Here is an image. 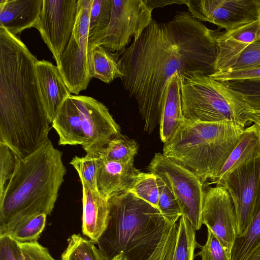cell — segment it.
Returning a JSON list of instances; mask_svg holds the SVG:
<instances>
[{
  "label": "cell",
  "mask_w": 260,
  "mask_h": 260,
  "mask_svg": "<svg viewBox=\"0 0 260 260\" xmlns=\"http://www.w3.org/2000/svg\"><path fill=\"white\" fill-rule=\"evenodd\" d=\"M36 71L43 103L51 124L71 92L57 66L47 60H37Z\"/></svg>",
  "instance_id": "17"
},
{
  "label": "cell",
  "mask_w": 260,
  "mask_h": 260,
  "mask_svg": "<svg viewBox=\"0 0 260 260\" xmlns=\"http://www.w3.org/2000/svg\"><path fill=\"white\" fill-rule=\"evenodd\" d=\"M79 0H43L35 26L56 64L72 35Z\"/></svg>",
  "instance_id": "10"
},
{
  "label": "cell",
  "mask_w": 260,
  "mask_h": 260,
  "mask_svg": "<svg viewBox=\"0 0 260 260\" xmlns=\"http://www.w3.org/2000/svg\"><path fill=\"white\" fill-rule=\"evenodd\" d=\"M259 20H260V13H259Z\"/></svg>",
  "instance_id": "44"
},
{
  "label": "cell",
  "mask_w": 260,
  "mask_h": 260,
  "mask_svg": "<svg viewBox=\"0 0 260 260\" xmlns=\"http://www.w3.org/2000/svg\"><path fill=\"white\" fill-rule=\"evenodd\" d=\"M202 222L216 236L231 259L237 237V219L231 197L222 185L209 188L205 192Z\"/></svg>",
  "instance_id": "13"
},
{
  "label": "cell",
  "mask_w": 260,
  "mask_h": 260,
  "mask_svg": "<svg viewBox=\"0 0 260 260\" xmlns=\"http://www.w3.org/2000/svg\"><path fill=\"white\" fill-rule=\"evenodd\" d=\"M51 126L59 136V145H83L82 120L71 95L61 106Z\"/></svg>",
  "instance_id": "22"
},
{
  "label": "cell",
  "mask_w": 260,
  "mask_h": 260,
  "mask_svg": "<svg viewBox=\"0 0 260 260\" xmlns=\"http://www.w3.org/2000/svg\"><path fill=\"white\" fill-rule=\"evenodd\" d=\"M182 113L191 122L232 121L244 127L250 123L251 108L223 83L209 76L180 75Z\"/></svg>",
  "instance_id": "6"
},
{
  "label": "cell",
  "mask_w": 260,
  "mask_h": 260,
  "mask_svg": "<svg viewBox=\"0 0 260 260\" xmlns=\"http://www.w3.org/2000/svg\"><path fill=\"white\" fill-rule=\"evenodd\" d=\"M43 0H1L0 27L16 36L23 30L35 27Z\"/></svg>",
  "instance_id": "18"
},
{
  "label": "cell",
  "mask_w": 260,
  "mask_h": 260,
  "mask_svg": "<svg viewBox=\"0 0 260 260\" xmlns=\"http://www.w3.org/2000/svg\"><path fill=\"white\" fill-rule=\"evenodd\" d=\"M92 0H79L71 39L56 64L71 93L85 90L92 78L93 47L89 41V14Z\"/></svg>",
  "instance_id": "7"
},
{
  "label": "cell",
  "mask_w": 260,
  "mask_h": 260,
  "mask_svg": "<svg viewBox=\"0 0 260 260\" xmlns=\"http://www.w3.org/2000/svg\"><path fill=\"white\" fill-rule=\"evenodd\" d=\"M109 23L95 43L113 52H121L132 38H139L151 23L153 10L147 0H111Z\"/></svg>",
  "instance_id": "9"
},
{
  "label": "cell",
  "mask_w": 260,
  "mask_h": 260,
  "mask_svg": "<svg viewBox=\"0 0 260 260\" xmlns=\"http://www.w3.org/2000/svg\"><path fill=\"white\" fill-rule=\"evenodd\" d=\"M149 172L160 178L174 195L182 213L196 230L202 225L205 192L203 183L193 172L164 155L155 153Z\"/></svg>",
  "instance_id": "8"
},
{
  "label": "cell",
  "mask_w": 260,
  "mask_h": 260,
  "mask_svg": "<svg viewBox=\"0 0 260 260\" xmlns=\"http://www.w3.org/2000/svg\"><path fill=\"white\" fill-rule=\"evenodd\" d=\"M258 68H260V39L247 47L227 71H247Z\"/></svg>",
  "instance_id": "34"
},
{
  "label": "cell",
  "mask_w": 260,
  "mask_h": 260,
  "mask_svg": "<svg viewBox=\"0 0 260 260\" xmlns=\"http://www.w3.org/2000/svg\"><path fill=\"white\" fill-rule=\"evenodd\" d=\"M222 32L188 11H178L167 22L153 19L138 39L119 52L122 85L136 101L146 132L152 133L159 123L167 86L174 74L215 72Z\"/></svg>",
  "instance_id": "1"
},
{
  "label": "cell",
  "mask_w": 260,
  "mask_h": 260,
  "mask_svg": "<svg viewBox=\"0 0 260 260\" xmlns=\"http://www.w3.org/2000/svg\"><path fill=\"white\" fill-rule=\"evenodd\" d=\"M82 186V225L84 235L96 243L107 224V200L85 184Z\"/></svg>",
  "instance_id": "19"
},
{
  "label": "cell",
  "mask_w": 260,
  "mask_h": 260,
  "mask_svg": "<svg viewBox=\"0 0 260 260\" xmlns=\"http://www.w3.org/2000/svg\"><path fill=\"white\" fill-rule=\"evenodd\" d=\"M200 248V251L195 256H201L202 260H231L216 236L209 228L207 241Z\"/></svg>",
  "instance_id": "36"
},
{
  "label": "cell",
  "mask_w": 260,
  "mask_h": 260,
  "mask_svg": "<svg viewBox=\"0 0 260 260\" xmlns=\"http://www.w3.org/2000/svg\"><path fill=\"white\" fill-rule=\"evenodd\" d=\"M19 158L7 145L0 142V196L13 175Z\"/></svg>",
  "instance_id": "33"
},
{
  "label": "cell",
  "mask_w": 260,
  "mask_h": 260,
  "mask_svg": "<svg viewBox=\"0 0 260 260\" xmlns=\"http://www.w3.org/2000/svg\"><path fill=\"white\" fill-rule=\"evenodd\" d=\"M260 39V20L222 31L217 40L215 72L227 71L243 51L252 42Z\"/></svg>",
  "instance_id": "16"
},
{
  "label": "cell",
  "mask_w": 260,
  "mask_h": 260,
  "mask_svg": "<svg viewBox=\"0 0 260 260\" xmlns=\"http://www.w3.org/2000/svg\"><path fill=\"white\" fill-rule=\"evenodd\" d=\"M246 260H260V245L251 253Z\"/></svg>",
  "instance_id": "42"
},
{
  "label": "cell",
  "mask_w": 260,
  "mask_h": 260,
  "mask_svg": "<svg viewBox=\"0 0 260 260\" xmlns=\"http://www.w3.org/2000/svg\"><path fill=\"white\" fill-rule=\"evenodd\" d=\"M62 156L49 139L32 153L19 158L0 196V236L27 217L51 213L67 172Z\"/></svg>",
  "instance_id": "3"
},
{
  "label": "cell",
  "mask_w": 260,
  "mask_h": 260,
  "mask_svg": "<svg viewBox=\"0 0 260 260\" xmlns=\"http://www.w3.org/2000/svg\"><path fill=\"white\" fill-rule=\"evenodd\" d=\"M111 260H126L125 257L122 253L117 255Z\"/></svg>",
  "instance_id": "43"
},
{
  "label": "cell",
  "mask_w": 260,
  "mask_h": 260,
  "mask_svg": "<svg viewBox=\"0 0 260 260\" xmlns=\"http://www.w3.org/2000/svg\"><path fill=\"white\" fill-rule=\"evenodd\" d=\"M70 164L77 171L81 183L86 184L92 190L97 191L95 155L86 153L83 157L76 156L71 160Z\"/></svg>",
  "instance_id": "32"
},
{
  "label": "cell",
  "mask_w": 260,
  "mask_h": 260,
  "mask_svg": "<svg viewBox=\"0 0 260 260\" xmlns=\"http://www.w3.org/2000/svg\"><path fill=\"white\" fill-rule=\"evenodd\" d=\"M107 226L96 244L105 260L122 253L126 260H147L171 225L159 210L129 192L107 200Z\"/></svg>",
  "instance_id": "4"
},
{
  "label": "cell",
  "mask_w": 260,
  "mask_h": 260,
  "mask_svg": "<svg viewBox=\"0 0 260 260\" xmlns=\"http://www.w3.org/2000/svg\"><path fill=\"white\" fill-rule=\"evenodd\" d=\"M260 179V158L237 168L222 180L220 185L229 192L234 204L237 219V237L250 225Z\"/></svg>",
  "instance_id": "12"
},
{
  "label": "cell",
  "mask_w": 260,
  "mask_h": 260,
  "mask_svg": "<svg viewBox=\"0 0 260 260\" xmlns=\"http://www.w3.org/2000/svg\"><path fill=\"white\" fill-rule=\"evenodd\" d=\"M111 0H92L89 14V41L94 48L98 39L108 26L111 14Z\"/></svg>",
  "instance_id": "28"
},
{
  "label": "cell",
  "mask_w": 260,
  "mask_h": 260,
  "mask_svg": "<svg viewBox=\"0 0 260 260\" xmlns=\"http://www.w3.org/2000/svg\"><path fill=\"white\" fill-rule=\"evenodd\" d=\"M37 60L16 36L0 27V142L19 158L44 144L51 127L37 77Z\"/></svg>",
  "instance_id": "2"
},
{
  "label": "cell",
  "mask_w": 260,
  "mask_h": 260,
  "mask_svg": "<svg viewBox=\"0 0 260 260\" xmlns=\"http://www.w3.org/2000/svg\"><path fill=\"white\" fill-rule=\"evenodd\" d=\"M156 177L159 190L158 209L165 220L172 225L182 216L180 208L169 187L160 178Z\"/></svg>",
  "instance_id": "31"
},
{
  "label": "cell",
  "mask_w": 260,
  "mask_h": 260,
  "mask_svg": "<svg viewBox=\"0 0 260 260\" xmlns=\"http://www.w3.org/2000/svg\"><path fill=\"white\" fill-rule=\"evenodd\" d=\"M184 121L181 102L180 78L175 73L170 79L159 123L161 141L165 144L175 135Z\"/></svg>",
  "instance_id": "21"
},
{
  "label": "cell",
  "mask_w": 260,
  "mask_h": 260,
  "mask_svg": "<svg viewBox=\"0 0 260 260\" xmlns=\"http://www.w3.org/2000/svg\"><path fill=\"white\" fill-rule=\"evenodd\" d=\"M248 118L250 122L260 125V110L251 109L248 112Z\"/></svg>",
  "instance_id": "41"
},
{
  "label": "cell",
  "mask_w": 260,
  "mask_h": 260,
  "mask_svg": "<svg viewBox=\"0 0 260 260\" xmlns=\"http://www.w3.org/2000/svg\"><path fill=\"white\" fill-rule=\"evenodd\" d=\"M209 76L221 82L260 80V68L247 71L215 72Z\"/></svg>",
  "instance_id": "37"
},
{
  "label": "cell",
  "mask_w": 260,
  "mask_h": 260,
  "mask_svg": "<svg viewBox=\"0 0 260 260\" xmlns=\"http://www.w3.org/2000/svg\"><path fill=\"white\" fill-rule=\"evenodd\" d=\"M19 244L24 260H55L48 250L38 241Z\"/></svg>",
  "instance_id": "39"
},
{
  "label": "cell",
  "mask_w": 260,
  "mask_h": 260,
  "mask_svg": "<svg viewBox=\"0 0 260 260\" xmlns=\"http://www.w3.org/2000/svg\"><path fill=\"white\" fill-rule=\"evenodd\" d=\"M96 164L97 191L107 200L128 192L141 173L135 167L134 160L123 162L96 156Z\"/></svg>",
  "instance_id": "15"
},
{
  "label": "cell",
  "mask_w": 260,
  "mask_h": 260,
  "mask_svg": "<svg viewBox=\"0 0 260 260\" xmlns=\"http://www.w3.org/2000/svg\"><path fill=\"white\" fill-rule=\"evenodd\" d=\"M260 245V179L251 223L245 232L237 237L231 253V260H246Z\"/></svg>",
  "instance_id": "24"
},
{
  "label": "cell",
  "mask_w": 260,
  "mask_h": 260,
  "mask_svg": "<svg viewBox=\"0 0 260 260\" xmlns=\"http://www.w3.org/2000/svg\"><path fill=\"white\" fill-rule=\"evenodd\" d=\"M92 77L109 84L123 76L120 53L102 45L95 46L92 53Z\"/></svg>",
  "instance_id": "23"
},
{
  "label": "cell",
  "mask_w": 260,
  "mask_h": 260,
  "mask_svg": "<svg viewBox=\"0 0 260 260\" xmlns=\"http://www.w3.org/2000/svg\"><path fill=\"white\" fill-rule=\"evenodd\" d=\"M0 260H24L19 243L9 236H0Z\"/></svg>",
  "instance_id": "38"
},
{
  "label": "cell",
  "mask_w": 260,
  "mask_h": 260,
  "mask_svg": "<svg viewBox=\"0 0 260 260\" xmlns=\"http://www.w3.org/2000/svg\"><path fill=\"white\" fill-rule=\"evenodd\" d=\"M196 230L183 216L178 223L177 234L172 260H193L194 250L201 245L196 238Z\"/></svg>",
  "instance_id": "26"
},
{
  "label": "cell",
  "mask_w": 260,
  "mask_h": 260,
  "mask_svg": "<svg viewBox=\"0 0 260 260\" xmlns=\"http://www.w3.org/2000/svg\"><path fill=\"white\" fill-rule=\"evenodd\" d=\"M185 1L186 0H147L148 4L152 10L156 8L163 7L166 5L173 4H185Z\"/></svg>",
  "instance_id": "40"
},
{
  "label": "cell",
  "mask_w": 260,
  "mask_h": 260,
  "mask_svg": "<svg viewBox=\"0 0 260 260\" xmlns=\"http://www.w3.org/2000/svg\"><path fill=\"white\" fill-rule=\"evenodd\" d=\"M71 97L82 120V147L86 153H96L120 134V127L101 102L86 95H71Z\"/></svg>",
  "instance_id": "14"
},
{
  "label": "cell",
  "mask_w": 260,
  "mask_h": 260,
  "mask_svg": "<svg viewBox=\"0 0 260 260\" xmlns=\"http://www.w3.org/2000/svg\"><path fill=\"white\" fill-rule=\"evenodd\" d=\"M95 242L80 234H73L68 239L66 249L61 255L62 260H105Z\"/></svg>",
  "instance_id": "29"
},
{
  "label": "cell",
  "mask_w": 260,
  "mask_h": 260,
  "mask_svg": "<svg viewBox=\"0 0 260 260\" xmlns=\"http://www.w3.org/2000/svg\"><path fill=\"white\" fill-rule=\"evenodd\" d=\"M185 5L196 19L225 30L256 20L260 13V0H186Z\"/></svg>",
  "instance_id": "11"
},
{
  "label": "cell",
  "mask_w": 260,
  "mask_h": 260,
  "mask_svg": "<svg viewBox=\"0 0 260 260\" xmlns=\"http://www.w3.org/2000/svg\"><path fill=\"white\" fill-rule=\"evenodd\" d=\"M260 158V125L253 123L245 128L241 138L226 161L215 178L211 180L216 186L220 185L229 173L243 164Z\"/></svg>",
  "instance_id": "20"
},
{
  "label": "cell",
  "mask_w": 260,
  "mask_h": 260,
  "mask_svg": "<svg viewBox=\"0 0 260 260\" xmlns=\"http://www.w3.org/2000/svg\"><path fill=\"white\" fill-rule=\"evenodd\" d=\"M47 216L39 213L27 217L4 235L9 236L19 243L37 241L45 227Z\"/></svg>",
  "instance_id": "27"
},
{
  "label": "cell",
  "mask_w": 260,
  "mask_h": 260,
  "mask_svg": "<svg viewBox=\"0 0 260 260\" xmlns=\"http://www.w3.org/2000/svg\"><path fill=\"white\" fill-rule=\"evenodd\" d=\"M138 149V145L135 140L119 134L93 154L106 160L127 162L134 160Z\"/></svg>",
  "instance_id": "25"
},
{
  "label": "cell",
  "mask_w": 260,
  "mask_h": 260,
  "mask_svg": "<svg viewBox=\"0 0 260 260\" xmlns=\"http://www.w3.org/2000/svg\"><path fill=\"white\" fill-rule=\"evenodd\" d=\"M245 127L232 121H184L164 144L162 154L195 174L203 182L220 171Z\"/></svg>",
  "instance_id": "5"
},
{
  "label": "cell",
  "mask_w": 260,
  "mask_h": 260,
  "mask_svg": "<svg viewBox=\"0 0 260 260\" xmlns=\"http://www.w3.org/2000/svg\"><path fill=\"white\" fill-rule=\"evenodd\" d=\"M178 223L170 225L165 230L151 256L147 260H172L176 242Z\"/></svg>",
  "instance_id": "35"
},
{
  "label": "cell",
  "mask_w": 260,
  "mask_h": 260,
  "mask_svg": "<svg viewBox=\"0 0 260 260\" xmlns=\"http://www.w3.org/2000/svg\"><path fill=\"white\" fill-rule=\"evenodd\" d=\"M128 192L158 209L159 190L155 175L141 172Z\"/></svg>",
  "instance_id": "30"
}]
</instances>
